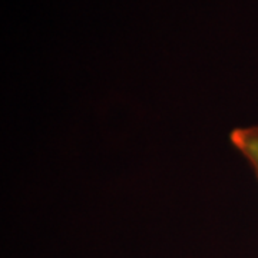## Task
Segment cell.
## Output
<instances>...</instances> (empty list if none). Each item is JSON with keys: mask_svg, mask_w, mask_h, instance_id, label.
<instances>
[{"mask_svg": "<svg viewBox=\"0 0 258 258\" xmlns=\"http://www.w3.org/2000/svg\"><path fill=\"white\" fill-rule=\"evenodd\" d=\"M230 142L248 161L258 179V125L232 129Z\"/></svg>", "mask_w": 258, "mask_h": 258, "instance_id": "cell-1", "label": "cell"}]
</instances>
